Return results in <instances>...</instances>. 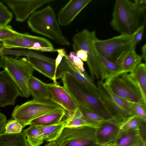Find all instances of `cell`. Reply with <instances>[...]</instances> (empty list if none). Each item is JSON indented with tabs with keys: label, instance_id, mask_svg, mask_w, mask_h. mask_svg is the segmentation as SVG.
<instances>
[{
	"label": "cell",
	"instance_id": "obj_9",
	"mask_svg": "<svg viewBox=\"0 0 146 146\" xmlns=\"http://www.w3.org/2000/svg\"><path fill=\"white\" fill-rule=\"evenodd\" d=\"M97 86L101 99L112 116L121 125L133 116L131 103L116 95L101 80L98 81Z\"/></svg>",
	"mask_w": 146,
	"mask_h": 146
},
{
	"label": "cell",
	"instance_id": "obj_14",
	"mask_svg": "<svg viewBox=\"0 0 146 146\" xmlns=\"http://www.w3.org/2000/svg\"><path fill=\"white\" fill-rule=\"evenodd\" d=\"M20 95L18 88L7 72L0 71V107L14 105Z\"/></svg>",
	"mask_w": 146,
	"mask_h": 146
},
{
	"label": "cell",
	"instance_id": "obj_23",
	"mask_svg": "<svg viewBox=\"0 0 146 146\" xmlns=\"http://www.w3.org/2000/svg\"><path fill=\"white\" fill-rule=\"evenodd\" d=\"M0 146H30L23 131L17 133L5 132L0 135Z\"/></svg>",
	"mask_w": 146,
	"mask_h": 146
},
{
	"label": "cell",
	"instance_id": "obj_5",
	"mask_svg": "<svg viewBox=\"0 0 146 146\" xmlns=\"http://www.w3.org/2000/svg\"><path fill=\"white\" fill-rule=\"evenodd\" d=\"M62 109L60 105L51 100L33 99L21 105H17L11 115L13 119L22 125L23 128L30 125L33 119Z\"/></svg>",
	"mask_w": 146,
	"mask_h": 146
},
{
	"label": "cell",
	"instance_id": "obj_1",
	"mask_svg": "<svg viewBox=\"0 0 146 146\" xmlns=\"http://www.w3.org/2000/svg\"><path fill=\"white\" fill-rule=\"evenodd\" d=\"M146 9L129 0L115 1L111 25L121 35H132L146 23Z\"/></svg>",
	"mask_w": 146,
	"mask_h": 146
},
{
	"label": "cell",
	"instance_id": "obj_48",
	"mask_svg": "<svg viewBox=\"0 0 146 146\" xmlns=\"http://www.w3.org/2000/svg\"><path fill=\"white\" fill-rule=\"evenodd\" d=\"M112 146H116V145H115V144H114V145H112Z\"/></svg>",
	"mask_w": 146,
	"mask_h": 146
},
{
	"label": "cell",
	"instance_id": "obj_37",
	"mask_svg": "<svg viewBox=\"0 0 146 146\" xmlns=\"http://www.w3.org/2000/svg\"><path fill=\"white\" fill-rule=\"evenodd\" d=\"M144 28V26L141 27L133 34V42L136 46L142 39Z\"/></svg>",
	"mask_w": 146,
	"mask_h": 146
},
{
	"label": "cell",
	"instance_id": "obj_29",
	"mask_svg": "<svg viewBox=\"0 0 146 146\" xmlns=\"http://www.w3.org/2000/svg\"><path fill=\"white\" fill-rule=\"evenodd\" d=\"M79 107L83 119L89 126L96 127L105 120L94 112L81 106H79Z\"/></svg>",
	"mask_w": 146,
	"mask_h": 146
},
{
	"label": "cell",
	"instance_id": "obj_15",
	"mask_svg": "<svg viewBox=\"0 0 146 146\" xmlns=\"http://www.w3.org/2000/svg\"><path fill=\"white\" fill-rule=\"evenodd\" d=\"M51 94L52 100L62 106L67 112L72 114L79 106L64 86L56 83H45Z\"/></svg>",
	"mask_w": 146,
	"mask_h": 146
},
{
	"label": "cell",
	"instance_id": "obj_47",
	"mask_svg": "<svg viewBox=\"0 0 146 146\" xmlns=\"http://www.w3.org/2000/svg\"><path fill=\"white\" fill-rule=\"evenodd\" d=\"M0 54L3 55V48L0 47Z\"/></svg>",
	"mask_w": 146,
	"mask_h": 146
},
{
	"label": "cell",
	"instance_id": "obj_4",
	"mask_svg": "<svg viewBox=\"0 0 146 146\" xmlns=\"http://www.w3.org/2000/svg\"><path fill=\"white\" fill-rule=\"evenodd\" d=\"M95 45L98 53L109 60L121 64L126 55L135 50L133 35H121L106 40L98 38Z\"/></svg>",
	"mask_w": 146,
	"mask_h": 146
},
{
	"label": "cell",
	"instance_id": "obj_18",
	"mask_svg": "<svg viewBox=\"0 0 146 146\" xmlns=\"http://www.w3.org/2000/svg\"><path fill=\"white\" fill-rule=\"evenodd\" d=\"M26 58L34 70L52 80L54 83H57L56 80L61 78L65 74L60 65L59 69L56 70L54 64L34 57H26Z\"/></svg>",
	"mask_w": 146,
	"mask_h": 146
},
{
	"label": "cell",
	"instance_id": "obj_36",
	"mask_svg": "<svg viewBox=\"0 0 146 146\" xmlns=\"http://www.w3.org/2000/svg\"><path fill=\"white\" fill-rule=\"evenodd\" d=\"M68 56L72 63L80 72H82L85 70L83 62L77 57L75 52H71Z\"/></svg>",
	"mask_w": 146,
	"mask_h": 146
},
{
	"label": "cell",
	"instance_id": "obj_44",
	"mask_svg": "<svg viewBox=\"0 0 146 146\" xmlns=\"http://www.w3.org/2000/svg\"><path fill=\"white\" fill-rule=\"evenodd\" d=\"M114 144V141L106 144H101L96 143L89 146H112Z\"/></svg>",
	"mask_w": 146,
	"mask_h": 146
},
{
	"label": "cell",
	"instance_id": "obj_13",
	"mask_svg": "<svg viewBox=\"0 0 146 146\" xmlns=\"http://www.w3.org/2000/svg\"><path fill=\"white\" fill-rule=\"evenodd\" d=\"M11 9L17 21H25L35 10L54 0H3Z\"/></svg>",
	"mask_w": 146,
	"mask_h": 146
},
{
	"label": "cell",
	"instance_id": "obj_45",
	"mask_svg": "<svg viewBox=\"0 0 146 146\" xmlns=\"http://www.w3.org/2000/svg\"><path fill=\"white\" fill-rule=\"evenodd\" d=\"M4 56L0 54V68H3L4 66Z\"/></svg>",
	"mask_w": 146,
	"mask_h": 146
},
{
	"label": "cell",
	"instance_id": "obj_46",
	"mask_svg": "<svg viewBox=\"0 0 146 146\" xmlns=\"http://www.w3.org/2000/svg\"><path fill=\"white\" fill-rule=\"evenodd\" d=\"M44 146H58L55 141L49 142L45 144Z\"/></svg>",
	"mask_w": 146,
	"mask_h": 146
},
{
	"label": "cell",
	"instance_id": "obj_25",
	"mask_svg": "<svg viewBox=\"0 0 146 146\" xmlns=\"http://www.w3.org/2000/svg\"><path fill=\"white\" fill-rule=\"evenodd\" d=\"M30 125L23 131L27 137V141L30 146H39L45 141L44 135L37 126Z\"/></svg>",
	"mask_w": 146,
	"mask_h": 146
},
{
	"label": "cell",
	"instance_id": "obj_22",
	"mask_svg": "<svg viewBox=\"0 0 146 146\" xmlns=\"http://www.w3.org/2000/svg\"><path fill=\"white\" fill-rule=\"evenodd\" d=\"M140 138L138 130H121L114 142L116 146H135Z\"/></svg>",
	"mask_w": 146,
	"mask_h": 146
},
{
	"label": "cell",
	"instance_id": "obj_11",
	"mask_svg": "<svg viewBox=\"0 0 146 146\" xmlns=\"http://www.w3.org/2000/svg\"><path fill=\"white\" fill-rule=\"evenodd\" d=\"M0 47L4 49L26 48L40 52L56 51L52 43L42 37L21 33L20 35L0 41Z\"/></svg>",
	"mask_w": 146,
	"mask_h": 146
},
{
	"label": "cell",
	"instance_id": "obj_41",
	"mask_svg": "<svg viewBox=\"0 0 146 146\" xmlns=\"http://www.w3.org/2000/svg\"><path fill=\"white\" fill-rule=\"evenodd\" d=\"M76 53L78 57L82 61L86 62L88 58V55L85 51L81 49L78 50Z\"/></svg>",
	"mask_w": 146,
	"mask_h": 146
},
{
	"label": "cell",
	"instance_id": "obj_39",
	"mask_svg": "<svg viewBox=\"0 0 146 146\" xmlns=\"http://www.w3.org/2000/svg\"><path fill=\"white\" fill-rule=\"evenodd\" d=\"M146 123V120L142 119L138 130L141 138L145 142Z\"/></svg>",
	"mask_w": 146,
	"mask_h": 146
},
{
	"label": "cell",
	"instance_id": "obj_40",
	"mask_svg": "<svg viewBox=\"0 0 146 146\" xmlns=\"http://www.w3.org/2000/svg\"><path fill=\"white\" fill-rule=\"evenodd\" d=\"M7 123L6 117L3 114L0 112V135L5 132Z\"/></svg>",
	"mask_w": 146,
	"mask_h": 146
},
{
	"label": "cell",
	"instance_id": "obj_28",
	"mask_svg": "<svg viewBox=\"0 0 146 146\" xmlns=\"http://www.w3.org/2000/svg\"><path fill=\"white\" fill-rule=\"evenodd\" d=\"M64 120L65 121L64 127L90 126L83 119L79 106L72 114L68 115L66 118Z\"/></svg>",
	"mask_w": 146,
	"mask_h": 146
},
{
	"label": "cell",
	"instance_id": "obj_32",
	"mask_svg": "<svg viewBox=\"0 0 146 146\" xmlns=\"http://www.w3.org/2000/svg\"><path fill=\"white\" fill-rule=\"evenodd\" d=\"M142 119L136 116H132L121 125V129L138 130Z\"/></svg>",
	"mask_w": 146,
	"mask_h": 146
},
{
	"label": "cell",
	"instance_id": "obj_21",
	"mask_svg": "<svg viewBox=\"0 0 146 146\" xmlns=\"http://www.w3.org/2000/svg\"><path fill=\"white\" fill-rule=\"evenodd\" d=\"M66 114V111L62 109L37 118L32 120L30 125L46 126L57 124L62 121Z\"/></svg>",
	"mask_w": 146,
	"mask_h": 146
},
{
	"label": "cell",
	"instance_id": "obj_12",
	"mask_svg": "<svg viewBox=\"0 0 146 146\" xmlns=\"http://www.w3.org/2000/svg\"><path fill=\"white\" fill-rule=\"evenodd\" d=\"M65 73L70 74L78 82L90 93L100 98L99 90L94 80L85 70L80 72L73 64L66 54L60 64Z\"/></svg>",
	"mask_w": 146,
	"mask_h": 146
},
{
	"label": "cell",
	"instance_id": "obj_19",
	"mask_svg": "<svg viewBox=\"0 0 146 146\" xmlns=\"http://www.w3.org/2000/svg\"><path fill=\"white\" fill-rule=\"evenodd\" d=\"M99 68L101 81L104 83L113 77L123 73L121 64L112 62L99 54Z\"/></svg>",
	"mask_w": 146,
	"mask_h": 146
},
{
	"label": "cell",
	"instance_id": "obj_38",
	"mask_svg": "<svg viewBox=\"0 0 146 146\" xmlns=\"http://www.w3.org/2000/svg\"><path fill=\"white\" fill-rule=\"evenodd\" d=\"M56 51L57 52L58 54L55 59V65L56 70H58L59 68L58 66L60 64L63 57L66 54V52L64 48L57 49Z\"/></svg>",
	"mask_w": 146,
	"mask_h": 146
},
{
	"label": "cell",
	"instance_id": "obj_26",
	"mask_svg": "<svg viewBox=\"0 0 146 146\" xmlns=\"http://www.w3.org/2000/svg\"><path fill=\"white\" fill-rule=\"evenodd\" d=\"M141 56L137 54L135 50L129 53L124 58L121 64L123 72L132 73L141 63Z\"/></svg>",
	"mask_w": 146,
	"mask_h": 146
},
{
	"label": "cell",
	"instance_id": "obj_30",
	"mask_svg": "<svg viewBox=\"0 0 146 146\" xmlns=\"http://www.w3.org/2000/svg\"><path fill=\"white\" fill-rule=\"evenodd\" d=\"M9 54L34 57L42 60L53 64H55V59L47 57L40 53L32 51L9 50Z\"/></svg>",
	"mask_w": 146,
	"mask_h": 146
},
{
	"label": "cell",
	"instance_id": "obj_3",
	"mask_svg": "<svg viewBox=\"0 0 146 146\" xmlns=\"http://www.w3.org/2000/svg\"><path fill=\"white\" fill-rule=\"evenodd\" d=\"M61 79L63 86L78 106L94 112L105 120L113 118L101 99L90 93L70 74L65 73Z\"/></svg>",
	"mask_w": 146,
	"mask_h": 146
},
{
	"label": "cell",
	"instance_id": "obj_17",
	"mask_svg": "<svg viewBox=\"0 0 146 146\" xmlns=\"http://www.w3.org/2000/svg\"><path fill=\"white\" fill-rule=\"evenodd\" d=\"M92 0H71L57 14V21L61 26L70 24Z\"/></svg>",
	"mask_w": 146,
	"mask_h": 146
},
{
	"label": "cell",
	"instance_id": "obj_16",
	"mask_svg": "<svg viewBox=\"0 0 146 146\" xmlns=\"http://www.w3.org/2000/svg\"><path fill=\"white\" fill-rule=\"evenodd\" d=\"M120 126L113 117L102 122L95 127V136L97 143L106 144L114 141L121 131Z\"/></svg>",
	"mask_w": 146,
	"mask_h": 146
},
{
	"label": "cell",
	"instance_id": "obj_10",
	"mask_svg": "<svg viewBox=\"0 0 146 146\" xmlns=\"http://www.w3.org/2000/svg\"><path fill=\"white\" fill-rule=\"evenodd\" d=\"M56 142L58 146H89L97 143L95 127L88 126L64 127Z\"/></svg>",
	"mask_w": 146,
	"mask_h": 146
},
{
	"label": "cell",
	"instance_id": "obj_34",
	"mask_svg": "<svg viewBox=\"0 0 146 146\" xmlns=\"http://www.w3.org/2000/svg\"><path fill=\"white\" fill-rule=\"evenodd\" d=\"M21 34L13 30L9 26H0V41L20 35Z\"/></svg>",
	"mask_w": 146,
	"mask_h": 146
},
{
	"label": "cell",
	"instance_id": "obj_31",
	"mask_svg": "<svg viewBox=\"0 0 146 146\" xmlns=\"http://www.w3.org/2000/svg\"><path fill=\"white\" fill-rule=\"evenodd\" d=\"M131 110L133 116L146 120V103L144 102L131 103Z\"/></svg>",
	"mask_w": 146,
	"mask_h": 146
},
{
	"label": "cell",
	"instance_id": "obj_49",
	"mask_svg": "<svg viewBox=\"0 0 146 146\" xmlns=\"http://www.w3.org/2000/svg\"></svg>",
	"mask_w": 146,
	"mask_h": 146
},
{
	"label": "cell",
	"instance_id": "obj_20",
	"mask_svg": "<svg viewBox=\"0 0 146 146\" xmlns=\"http://www.w3.org/2000/svg\"><path fill=\"white\" fill-rule=\"evenodd\" d=\"M28 87L30 95L35 100H52L50 93L45 83L33 76L29 79Z\"/></svg>",
	"mask_w": 146,
	"mask_h": 146
},
{
	"label": "cell",
	"instance_id": "obj_6",
	"mask_svg": "<svg viewBox=\"0 0 146 146\" xmlns=\"http://www.w3.org/2000/svg\"><path fill=\"white\" fill-rule=\"evenodd\" d=\"M4 69L6 70L18 88L20 96L28 98L30 96L28 87L34 69L26 58L18 59L4 56Z\"/></svg>",
	"mask_w": 146,
	"mask_h": 146
},
{
	"label": "cell",
	"instance_id": "obj_43",
	"mask_svg": "<svg viewBox=\"0 0 146 146\" xmlns=\"http://www.w3.org/2000/svg\"><path fill=\"white\" fill-rule=\"evenodd\" d=\"M135 146H146V142L140 138Z\"/></svg>",
	"mask_w": 146,
	"mask_h": 146
},
{
	"label": "cell",
	"instance_id": "obj_8",
	"mask_svg": "<svg viewBox=\"0 0 146 146\" xmlns=\"http://www.w3.org/2000/svg\"><path fill=\"white\" fill-rule=\"evenodd\" d=\"M97 38L96 31H90L84 29L76 34L73 36V46L76 51L78 50L85 51L88 55L86 62L90 76L93 80L100 78L99 68L98 53L95 45Z\"/></svg>",
	"mask_w": 146,
	"mask_h": 146
},
{
	"label": "cell",
	"instance_id": "obj_42",
	"mask_svg": "<svg viewBox=\"0 0 146 146\" xmlns=\"http://www.w3.org/2000/svg\"><path fill=\"white\" fill-rule=\"evenodd\" d=\"M142 55L141 56L142 59L144 60L145 63L146 62V44H144L141 47Z\"/></svg>",
	"mask_w": 146,
	"mask_h": 146
},
{
	"label": "cell",
	"instance_id": "obj_50",
	"mask_svg": "<svg viewBox=\"0 0 146 146\" xmlns=\"http://www.w3.org/2000/svg\"></svg>",
	"mask_w": 146,
	"mask_h": 146
},
{
	"label": "cell",
	"instance_id": "obj_35",
	"mask_svg": "<svg viewBox=\"0 0 146 146\" xmlns=\"http://www.w3.org/2000/svg\"><path fill=\"white\" fill-rule=\"evenodd\" d=\"M23 129L22 125L17 120L13 119L8 121L5 127V132L9 134L21 133Z\"/></svg>",
	"mask_w": 146,
	"mask_h": 146
},
{
	"label": "cell",
	"instance_id": "obj_2",
	"mask_svg": "<svg viewBox=\"0 0 146 146\" xmlns=\"http://www.w3.org/2000/svg\"><path fill=\"white\" fill-rule=\"evenodd\" d=\"M29 27L34 32L46 36L62 46L70 45L63 35L53 8L48 5L33 12L27 21Z\"/></svg>",
	"mask_w": 146,
	"mask_h": 146
},
{
	"label": "cell",
	"instance_id": "obj_27",
	"mask_svg": "<svg viewBox=\"0 0 146 146\" xmlns=\"http://www.w3.org/2000/svg\"><path fill=\"white\" fill-rule=\"evenodd\" d=\"M141 91L143 100L146 103V65L140 64L132 72Z\"/></svg>",
	"mask_w": 146,
	"mask_h": 146
},
{
	"label": "cell",
	"instance_id": "obj_7",
	"mask_svg": "<svg viewBox=\"0 0 146 146\" xmlns=\"http://www.w3.org/2000/svg\"><path fill=\"white\" fill-rule=\"evenodd\" d=\"M104 84L114 93L129 102L146 103L132 72L121 73Z\"/></svg>",
	"mask_w": 146,
	"mask_h": 146
},
{
	"label": "cell",
	"instance_id": "obj_33",
	"mask_svg": "<svg viewBox=\"0 0 146 146\" xmlns=\"http://www.w3.org/2000/svg\"><path fill=\"white\" fill-rule=\"evenodd\" d=\"M12 13L2 2L0 1V26L7 25L13 18Z\"/></svg>",
	"mask_w": 146,
	"mask_h": 146
},
{
	"label": "cell",
	"instance_id": "obj_24",
	"mask_svg": "<svg viewBox=\"0 0 146 146\" xmlns=\"http://www.w3.org/2000/svg\"><path fill=\"white\" fill-rule=\"evenodd\" d=\"M64 120L55 124L46 126H37L43 134L47 142L55 141L59 137L64 127Z\"/></svg>",
	"mask_w": 146,
	"mask_h": 146
}]
</instances>
